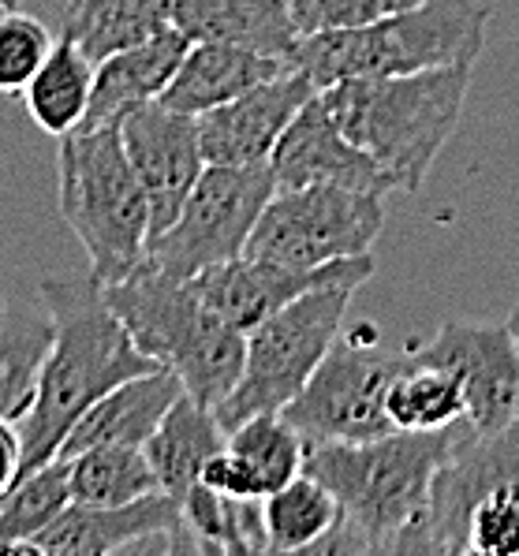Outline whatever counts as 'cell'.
Instances as JSON below:
<instances>
[{"label": "cell", "instance_id": "6da1fadb", "mask_svg": "<svg viewBox=\"0 0 519 556\" xmlns=\"http://www.w3.org/2000/svg\"><path fill=\"white\" fill-rule=\"evenodd\" d=\"M41 306L53 318V348L41 370L38 396L23 418V470L53 464L61 456L67 433L87 410L116 384L161 370L157 363L139 352L131 332L109 306L105 288L90 277H56L38 285Z\"/></svg>", "mask_w": 519, "mask_h": 556}, {"label": "cell", "instance_id": "7a4b0ae2", "mask_svg": "<svg viewBox=\"0 0 519 556\" xmlns=\"http://www.w3.org/2000/svg\"><path fill=\"white\" fill-rule=\"evenodd\" d=\"M467 418L448 430H393L374 441L306 444V475L340 504L337 527L311 553H396L422 519L438 467L456 448Z\"/></svg>", "mask_w": 519, "mask_h": 556}, {"label": "cell", "instance_id": "3957f363", "mask_svg": "<svg viewBox=\"0 0 519 556\" xmlns=\"http://www.w3.org/2000/svg\"><path fill=\"white\" fill-rule=\"evenodd\" d=\"M471 79L474 64H448L415 75L344 79L318 93L340 131L385 168L396 191L415 194L456 135Z\"/></svg>", "mask_w": 519, "mask_h": 556}, {"label": "cell", "instance_id": "277c9868", "mask_svg": "<svg viewBox=\"0 0 519 556\" xmlns=\"http://www.w3.org/2000/svg\"><path fill=\"white\" fill-rule=\"evenodd\" d=\"M101 288L139 352L173 370L187 396L217 407L236 389L246 358V332L210 311L191 280H176L142 262L131 277Z\"/></svg>", "mask_w": 519, "mask_h": 556}, {"label": "cell", "instance_id": "5b68a950", "mask_svg": "<svg viewBox=\"0 0 519 556\" xmlns=\"http://www.w3.org/2000/svg\"><path fill=\"white\" fill-rule=\"evenodd\" d=\"M490 15L493 8L482 0H422L370 27L306 34L295 46L292 64L303 67L318 90L344 79L474 64L486 46Z\"/></svg>", "mask_w": 519, "mask_h": 556}, {"label": "cell", "instance_id": "8992f818", "mask_svg": "<svg viewBox=\"0 0 519 556\" xmlns=\"http://www.w3.org/2000/svg\"><path fill=\"white\" fill-rule=\"evenodd\" d=\"M61 217L90 258L98 285H116L147 262L150 202L121 127H75L56 139Z\"/></svg>", "mask_w": 519, "mask_h": 556}, {"label": "cell", "instance_id": "52a82bcc", "mask_svg": "<svg viewBox=\"0 0 519 556\" xmlns=\"http://www.w3.org/2000/svg\"><path fill=\"white\" fill-rule=\"evenodd\" d=\"M355 288H318L306 292L295 303L280 306L262 325L246 332V358L236 389L214 407L220 426L236 430L254 415H274L284 410L318 363L329 355V348L340 340L344 311L352 303Z\"/></svg>", "mask_w": 519, "mask_h": 556}, {"label": "cell", "instance_id": "ba28073f", "mask_svg": "<svg viewBox=\"0 0 519 556\" xmlns=\"http://www.w3.org/2000/svg\"><path fill=\"white\" fill-rule=\"evenodd\" d=\"M381 199L385 194L333 184L277 187L246 239V254L292 269H318L326 262L370 254L385 228Z\"/></svg>", "mask_w": 519, "mask_h": 556}, {"label": "cell", "instance_id": "9c48e42d", "mask_svg": "<svg viewBox=\"0 0 519 556\" xmlns=\"http://www.w3.org/2000/svg\"><path fill=\"white\" fill-rule=\"evenodd\" d=\"M274 191L277 179L269 161L206 165L180 217L150 239L147 262L176 280H191L210 265L240 258Z\"/></svg>", "mask_w": 519, "mask_h": 556}, {"label": "cell", "instance_id": "30bf717a", "mask_svg": "<svg viewBox=\"0 0 519 556\" xmlns=\"http://www.w3.org/2000/svg\"><path fill=\"white\" fill-rule=\"evenodd\" d=\"M407 363L359 340H337L318 363L303 392L284 407V418L306 444H352L393 433L385 415V392Z\"/></svg>", "mask_w": 519, "mask_h": 556}, {"label": "cell", "instance_id": "8fae6325", "mask_svg": "<svg viewBox=\"0 0 519 556\" xmlns=\"http://www.w3.org/2000/svg\"><path fill=\"white\" fill-rule=\"evenodd\" d=\"M493 493H519V415L505 430L479 433L471 422L438 467L422 519L396 553H467V519Z\"/></svg>", "mask_w": 519, "mask_h": 556}, {"label": "cell", "instance_id": "7c38bea8", "mask_svg": "<svg viewBox=\"0 0 519 556\" xmlns=\"http://www.w3.org/2000/svg\"><path fill=\"white\" fill-rule=\"evenodd\" d=\"M20 553L34 556H101V553H202L183 523L180 501L165 490L116 508L67 504Z\"/></svg>", "mask_w": 519, "mask_h": 556}, {"label": "cell", "instance_id": "4fadbf2b", "mask_svg": "<svg viewBox=\"0 0 519 556\" xmlns=\"http://www.w3.org/2000/svg\"><path fill=\"white\" fill-rule=\"evenodd\" d=\"M374 277V258L359 254V258H340L326 262L318 269H292V265L266 262V258H228L220 265H210L199 277H191V288L199 292L202 303L214 314H220L228 325H236L240 332H251L254 325H262L269 314H277L280 306L295 303L306 292L318 288H359Z\"/></svg>", "mask_w": 519, "mask_h": 556}, {"label": "cell", "instance_id": "5bb4252c", "mask_svg": "<svg viewBox=\"0 0 519 556\" xmlns=\"http://www.w3.org/2000/svg\"><path fill=\"white\" fill-rule=\"evenodd\" d=\"M407 355L456 374L467 396V422L479 433L505 430L519 415V344L508 321H445L427 344L407 348Z\"/></svg>", "mask_w": 519, "mask_h": 556}, {"label": "cell", "instance_id": "9a60e30c", "mask_svg": "<svg viewBox=\"0 0 519 556\" xmlns=\"http://www.w3.org/2000/svg\"><path fill=\"white\" fill-rule=\"evenodd\" d=\"M127 157L135 165L150 202V239L180 217L187 194L194 191L206 157L199 142V119L150 101L121 124Z\"/></svg>", "mask_w": 519, "mask_h": 556}, {"label": "cell", "instance_id": "2e32d148", "mask_svg": "<svg viewBox=\"0 0 519 556\" xmlns=\"http://www.w3.org/2000/svg\"><path fill=\"white\" fill-rule=\"evenodd\" d=\"M318 98L314 79L303 67L288 64L274 79L258 83L240 98L210 109L199 119V142L206 165H254L269 161L280 135L288 131L300 109Z\"/></svg>", "mask_w": 519, "mask_h": 556}, {"label": "cell", "instance_id": "e0dca14e", "mask_svg": "<svg viewBox=\"0 0 519 556\" xmlns=\"http://www.w3.org/2000/svg\"><path fill=\"white\" fill-rule=\"evenodd\" d=\"M277 187H311V184H333V187H355V191L389 194L396 191L385 168L359 150L337 119L329 116L326 101L311 98L300 109V116L288 124L280 135L277 150L269 153Z\"/></svg>", "mask_w": 519, "mask_h": 556}, {"label": "cell", "instance_id": "ac0fdd59", "mask_svg": "<svg viewBox=\"0 0 519 556\" xmlns=\"http://www.w3.org/2000/svg\"><path fill=\"white\" fill-rule=\"evenodd\" d=\"M191 49V38L180 27H168L153 38L127 46L121 53L93 64V93L83 127H121L135 109L161 101L176 67Z\"/></svg>", "mask_w": 519, "mask_h": 556}, {"label": "cell", "instance_id": "d6986e66", "mask_svg": "<svg viewBox=\"0 0 519 556\" xmlns=\"http://www.w3.org/2000/svg\"><path fill=\"white\" fill-rule=\"evenodd\" d=\"M180 396H183V381L173 370H165V366L116 384L113 392H105L72 426V433H67L61 448V459H72L87 448H98V444H135V448H147V441L161 426V418L168 415V407Z\"/></svg>", "mask_w": 519, "mask_h": 556}, {"label": "cell", "instance_id": "ffe728a7", "mask_svg": "<svg viewBox=\"0 0 519 556\" xmlns=\"http://www.w3.org/2000/svg\"><path fill=\"white\" fill-rule=\"evenodd\" d=\"M288 67V60L254 53L243 46H220V41H191L187 56L176 67L168 90L161 93V105L187 116H202L225 101L240 98L258 83L274 79Z\"/></svg>", "mask_w": 519, "mask_h": 556}, {"label": "cell", "instance_id": "44dd1931", "mask_svg": "<svg viewBox=\"0 0 519 556\" xmlns=\"http://www.w3.org/2000/svg\"><path fill=\"white\" fill-rule=\"evenodd\" d=\"M173 27L191 41L243 46L288 64L300 46L288 0H173Z\"/></svg>", "mask_w": 519, "mask_h": 556}, {"label": "cell", "instance_id": "7402d4cb", "mask_svg": "<svg viewBox=\"0 0 519 556\" xmlns=\"http://www.w3.org/2000/svg\"><path fill=\"white\" fill-rule=\"evenodd\" d=\"M228 430L220 426L217 410L199 404L183 392L168 415L161 418V426L153 430V438L147 441V459L157 475L161 490L168 497L180 501L187 490L202 478V467L225 448Z\"/></svg>", "mask_w": 519, "mask_h": 556}, {"label": "cell", "instance_id": "603a6c76", "mask_svg": "<svg viewBox=\"0 0 519 556\" xmlns=\"http://www.w3.org/2000/svg\"><path fill=\"white\" fill-rule=\"evenodd\" d=\"M49 311L0 303V422H23L38 396L41 370L53 348Z\"/></svg>", "mask_w": 519, "mask_h": 556}, {"label": "cell", "instance_id": "cb8c5ba5", "mask_svg": "<svg viewBox=\"0 0 519 556\" xmlns=\"http://www.w3.org/2000/svg\"><path fill=\"white\" fill-rule=\"evenodd\" d=\"M173 27V0H72L61 34L93 64Z\"/></svg>", "mask_w": 519, "mask_h": 556}, {"label": "cell", "instance_id": "d4e9b609", "mask_svg": "<svg viewBox=\"0 0 519 556\" xmlns=\"http://www.w3.org/2000/svg\"><path fill=\"white\" fill-rule=\"evenodd\" d=\"M93 93V60L75 46L67 34L53 41L46 64L27 83L23 101L34 124L53 139H64L67 131L83 127Z\"/></svg>", "mask_w": 519, "mask_h": 556}, {"label": "cell", "instance_id": "484cf974", "mask_svg": "<svg viewBox=\"0 0 519 556\" xmlns=\"http://www.w3.org/2000/svg\"><path fill=\"white\" fill-rule=\"evenodd\" d=\"M67 490L72 504L116 508L161 490L150 459L135 444H98L67 459Z\"/></svg>", "mask_w": 519, "mask_h": 556}, {"label": "cell", "instance_id": "4316f807", "mask_svg": "<svg viewBox=\"0 0 519 556\" xmlns=\"http://www.w3.org/2000/svg\"><path fill=\"white\" fill-rule=\"evenodd\" d=\"M385 415L393 422V430H412V433L448 430V426L467 418L464 384L445 366L415 363L407 355L404 370L396 374L385 392Z\"/></svg>", "mask_w": 519, "mask_h": 556}, {"label": "cell", "instance_id": "83f0119b", "mask_svg": "<svg viewBox=\"0 0 519 556\" xmlns=\"http://www.w3.org/2000/svg\"><path fill=\"white\" fill-rule=\"evenodd\" d=\"M225 448L246 467L258 501H266L292 478H300L306 467V441L284 418V410L246 418L236 430H228Z\"/></svg>", "mask_w": 519, "mask_h": 556}, {"label": "cell", "instance_id": "f1b7e54d", "mask_svg": "<svg viewBox=\"0 0 519 556\" xmlns=\"http://www.w3.org/2000/svg\"><path fill=\"white\" fill-rule=\"evenodd\" d=\"M340 519V504L318 478L303 470L262 501L266 553H311Z\"/></svg>", "mask_w": 519, "mask_h": 556}, {"label": "cell", "instance_id": "f546056e", "mask_svg": "<svg viewBox=\"0 0 519 556\" xmlns=\"http://www.w3.org/2000/svg\"><path fill=\"white\" fill-rule=\"evenodd\" d=\"M180 511L202 553H266L262 501L220 497L210 485L194 482L180 497Z\"/></svg>", "mask_w": 519, "mask_h": 556}, {"label": "cell", "instance_id": "4dcf8cb0", "mask_svg": "<svg viewBox=\"0 0 519 556\" xmlns=\"http://www.w3.org/2000/svg\"><path fill=\"white\" fill-rule=\"evenodd\" d=\"M72 504L67 459L30 470L0 497V553H20L34 534H41Z\"/></svg>", "mask_w": 519, "mask_h": 556}, {"label": "cell", "instance_id": "1f68e13d", "mask_svg": "<svg viewBox=\"0 0 519 556\" xmlns=\"http://www.w3.org/2000/svg\"><path fill=\"white\" fill-rule=\"evenodd\" d=\"M49 49H53V34L46 23L20 8H0V98H15L27 90V83L46 64Z\"/></svg>", "mask_w": 519, "mask_h": 556}, {"label": "cell", "instance_id": "d6a6232c", "mask_svg": "<svg viewBox=\"0 0 519 556\" xmlns=\"http://www.w3.org/2000/svg\"><path fill=\"white\" fill-rule=\"evenodd\" d=\"M415 4H422V0H288V12H292L300 38H306V34H321V30L370 27V23Z\"/></svg>", "mask_w": 519, "mask_h": 556}, {"label": "cell", "instance_id": "836d02e7", "mask_svg": "<svg viewBox=\"0 0 519 556\" xmlns=\"http://www.w3.org/2000/svg\"><path fill=\"white\" fill-rule=\"evenodd\" d=\"M467 553L519 556V493H493L467 519Z\"/></svg>", "mask_w": 519, "mask_h": 556}, {"label": "cell", "instance_id": "e575fe53", "mask_svg": "<svg viewBox=\"0 0 519 556\" xmlns=\"http://www.w3.org/2000/svg\"><path fill=\"white\" fill-rule=\"evenodd\" d=\"M23 470V438L15 422H0V497L20 482Z\"/></svg>", "mask_w": 519, "mask_h": 556}, {"label": "cell", "instance_id": "d590c367", "mask_svg": "<svg viewBox=\"0 0 519 556\" xmlns=\"http://www.w3.org/2000/svg\"><path fill=\"white\" fill-rule=\"evenodd\" d=\"M508 329H512V337H516V344H519V306L512 311V318H508Z\"/></svg>", "mask_w": 519, "mask_h": 556}, {"label": "cell", "instance_id": "8d00e7d4", "mask_svg": "<svg viewBox=\"0 0 519 556\" xmlns=\"http://www.w3.org/2000/svg\"><path fill=\"white\" fill-rule=\"evenodd\" d=\"M23 0H0V8H20Z\"/></svg>", "mask_w": 519, "mask_h": 556}, {"label": "cell", "instance_id": "74e56055", "mask_svg": "<svg viewBox=\"0 0 519 556\" xmlns=\"http://www.w3.org/2000/svg\"><path fill=\"white\" fill-rule=\"evenodd\" d=\"M0 303H4V299H0Z\"/></svg>", "mask_w": 519, "mask_h": 556}]
</instances>
